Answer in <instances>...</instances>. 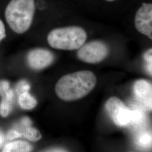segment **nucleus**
<instances>
[{"mask_svg": "<svg viewBox=\"0 0 152 152\" xmlns=\"http://www.w3.org/2000/svg\"><path fill=\"white\" fill-rule=\"evenodd\" d=\"M96 77L89 71H80L67 74L56 83L55 91L60 99L75 101L85 97L96 85Z\"/></svg>", "mask_w": 152, "mask_h": 152, "instance_id": "obj_1", "label": "nucleus"}, {"mask_svg": "<svg viewBox=\"0 0 152 152\" xmlns=\"http://www.w3.org/2000/svg\"><path fill=\"white\" fill-rule=\"evenodd\" d=\"M36 7L35 0H10L4 15L6 22L14 32L21 34L30 28Z\"/></svg>", "mask_w": 152, "mask_h": 152, "instance_id": "obj_2", "label": "nucleus"}, {"mask_svg": "<svg viewBox=\"0 0 152 152\" xmlns=\"http://www.w3.org/2000/svg\"><path fill=\"white\" fill-rule=\"evenodd\" d=\"M87 33L81 27L71 26L55 28L48 36L49 45L57 50H74L80 49L87 39Z\"/></svg>", "mask_w": 152, "mask_h": 152, "instance_id": "obj_3", "label": "nucleus"}, {"mask_svg": "<svg viewBox=\"0 0 152 152\" xmlns=\"http://www.w3.org/2000/svg\"><path fill=\"white\" fill-rule=\"evenodd\" d=\"M105 108L114 124L120 127H126L134 122L135 110L128 108L118 98L112 96L106 102Z\"/></svg>", "mask_w": 152, "mask_h": 152, "instance_id": "obj_4", "label": "nucleus"}, {"mask_svg": "<svg viewBox=\"0 0 152 152\" xmlns=\"http://www.w3.org/2000/svg\"><path fill=\"white\" fill-rule=\"evenodd\" d=\"M109 54L107 44L100 41H94L83 44L78 49L77 56L80 60L89 64H96L104 60Z\"/></svg>", "mask_w": 152, "mask_h": 152, "instance_id": "obj_5", "label": "nucleus"}, {"mask_svg": "<svg viewBox=\"0 0 152 152\" xmlns=\"http://www.w3.org/2000/svg\"><path fill=\"white\" fill-rule=\"evenodd\" d=\"M54 54L49 50L36 48L31 50L27 55L28 66L33 70H42L54 61Z\"/></svg>", "mask_w": 152, "mask_h": 152, "instance_id": "obj_6", "label": "nucleus"}, {"mask_svg": "<svg viewBox=\"0 0 152 152\" xmlns=\"http://www.w3.org/2000/svg\"><path fill=\"white\" fill-rule=\"evenodd\" d=\"M135 26L139 32L152 39V4L144 3L137 10Z\"/></svg>", "mask_w": 152, "mask_h": 152, "instance_id": "obj_7", "label": "nucleus"}, {"mask_svg": "<svg viewBox=\"0 0 152 152\" xmlns=\"http://www.w3.org/2000/svg\"><path fill=\"white\" fill-rule=\"evenodd\" d=\"M0 115L7 117L11 113L14 99V92L10 87V82L5 80L0 81Z\"/></svg>", "mask_w": 152, "mask_h": 152, "instance_id": "obj_8", "label": "nucleus"}, {"mask_svg": "<svg viewBox=\"0 0 152 152\" xmlns=\"http://www.w3.org/2000/svg\"><path fill=\"white\" fill-rule=\"evenodd\" d=\"M133 90L137 100L146 108L152 110V84L147 80H139L135 82Z\"/></svg>", "mask_w": 152, "mask_h": 152, "instance_id": "obj_9", "label": "nucleus"}, {"mask_svg": "<svg viewBox=\"0 0 152 152\" xmlns=\"http://www.w3.org/2000/svg\"><path fill=\"white\" fill-rule=\"evenodd\" d=\"M31 125V120L26 117L20 121V130H16L20 133L22 137L33 142L38 141L42 138V135L38 130L33 127Z\"/></svg>", "mask_w": 152, "mask_h": 152, "instance_id": "obj_10", "label": "nucleus"}, {"mask_svg": "<svg viewBox=\"0 0 152 152\" xmlns=\"http://www.w3.org/2000/svg\"><path fill=\"white\" fill-rule=\"evenodd\" d=\"M32 150V145L28 142L17 140L6 144L2 152H31Z\"/></svg>", "mask_w": 152, "mask_h": 152, "instance_id": "obj_11", "label": "nucleus"}, {"mask_svg": "<svg viewBox=\"0 0 152 152\" xmlns=\"http://www.w3.org/2000/svg\"><path fill=\"white\" fill-rule=\"evenodd\" d=\"M18 104L23 109L31 110L36 107L37 102L29 92L25 91L19 94Z\"/></svg>", "mask_w": 152, "mask_h": 152, "instance_id": "obj_12", "label": "nucleus"}, {"mask_svg": "<svg viewBox=\"0 0 152 152\" xmlns=\"http://www.w3.org/2000/svg\"><path fill=\"white\" fill-rule=\"evenodd\" d=\"M152 49L148 50L144 55V59L146 61V67L148 73L152 75Z\"/></svg>", "mask_w": 152, "mask_h": 152, "instance_id": "obj_13", "label": "nucleus"}, {"mask_svg": "<svg viewBox=\"0 0 152 152\" xmlns=\"http://www.w3.org/2000/svg\"><path fill=\"white\" fill-rule=\"evenodd\" d=\"M30 89V85L27 82L23 80L19 82L16 86V90L20 94L22 92L29 91Z\"/></svg>", "mask_w": 152, "mask_h": 152, "instance_id": "obj_14", "label": "nucleus"}, {"mask_svg": "<svg viewBox=\"0 0 152 152\" xmlns=\"http://www.w3.org/2000/svg\"><path fill=\"white\" fill-rule=\"evenodd\" d=\"M6 137L7 139L12 140L15 139H18L22 137L20 133L16 129H11L7 133Z\"/></svg>", "mask_w": 152, "mask_h": 152, "instance_id": "obj_15", "label": "nucleus"}, {"mask_svg": "<svg viewBox=\"0 0 152 152\" xmlns=\"http://www.w3.org/2000/svg\"><path fill=\"white\" fill-rule=\"evenodd\" d=\"M6 37V28L3 21L0 19V42Z\"/></svg>", "mask_w": 152, "mask_h": 152, "instance_id": "obj_16", "label": "nucleus"}, {"mask_svg": "<svg viewBox=\"0 0 152 152\" xmlns=\"http://www.w3.org/2000/svg\"><path fill=\"white\" fill-rule=\"evenodd\" d=\"M44 152H68L66 151L63 149L61 148H53V149H50Z\"/></svg>", "mask_w": 152, "mask_h": 152, "instance_id": "obj_17", "label": "nucleus"}, {"mask_svg": "<svg viewBox=\"0 0 152 152\" xmlns=\"http://www.w3.org/2000/svg\"><path fill=\"white\" fill-rule=\"evenodd\" d=\"M5 135L3 134V132L0 130V148H1L3 145L4 142H5Z\"/></svg>", "mask_w": 152, "mask_h": 152, "instance_id": "obj_18", "label": "nucleus"}, {"mask_svg": "<svg viewBox=\"0 0 152 152\" xmlns=\"http://www.w3.org/2000/svg\"><path fill=\"white\" fill-rule=\"evenodd\" d=\"M105 1L109 2H114V1H115L117 0H105Z\"/></svg>", "mask_w": 152, "mask_h": 152, "instance_id": "obj_19", "label": "nucleus"}]
</instances>
